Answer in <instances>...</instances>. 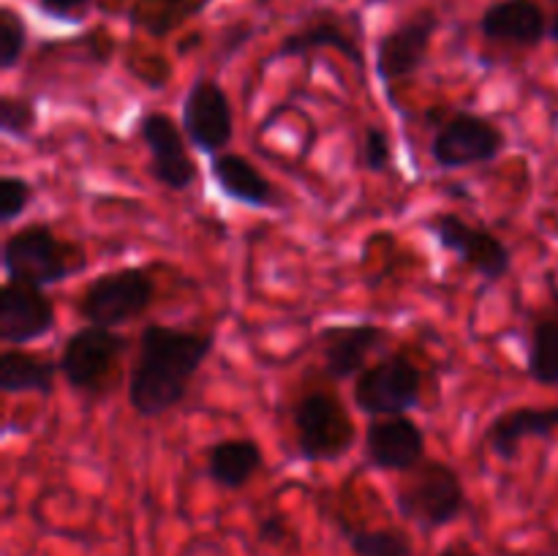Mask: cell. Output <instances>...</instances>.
I'll return each mask as SVG.
<instances>
[{
	"mask_svg": "<svg viewBox=\"0 0 558 556\" xmlns=\"http://www.w3.org/2000/svg\"><path fill=\"white\" fill-rule=\"evenodd\" d=\"M156 298V281L145 267H118L87 283L80 300V314L87 325L114 327L145 314Z\"/></svg>",
	"mask_w": 558,
	"mask_h": 556,
	"instance_id": "cell-5",
	"label": "cell"
},
{
	"mask_svg": "<svg viewBox=\"0 0 558 556\" xmlns=\"http://www.w3.org/2000/svg\"><path fill=\"white\" fill-rule=\"evenodd\" d=\"M398 516L423 532L445 529L466 512L469 496L458 469L445 461H423L407 472L396 491Z\"/></svg>",
	"mask_w": 558,
	"mask_h": 556,
	"instance_id": "cell-3",
	"label": "cell"
},
{
	"mask_svg": "<svg viewBox=\"0 0 558 556\" xmlns=\"http://www.w3.org/2000/svg\"><path fill=\"white\" fill-rule=\"evenodd\" d=\"M38 123V107L27 96L0 98V131L9 140H27Z\"/></svg>",
	"mask_w": 558,
	"mask_h": 556,
	"instance_id": "cell-25",
	"label": "cell"
},
{
	"mask_svg": "<svg viewBox=\"0 0 558 556\" xmlns=\"http://www.w3.org/2000/svg\"><path fill=\"white\" fill-rule=\"evenodd\" d=\"M349 548L354 556H412V540L407 532L396 527L357 529L343 527Z\"/></svg>",
	"mask_w": 558,
	"mask_h": 556,
	"instance_id": "cell-23",
	"label": "cell"
},
{
	"mask_svg": "<svg viewBox=\"0 0 558 556\" xmlns=\"http://www.w3.org/2000/svg\"><path fill=\"white\" fill-rule=\"evenodd\" d=\"M526 371L537 385L558 387V316L545 314L534 322L526 349Z\"/></svg>",
	"mask_w": 558,
	"mask_h": 556,
	"instance_id": "cell-22",
	"label": "cell"
},
{
	"mask_svg": "<svg viewBox=\"0 0 558 556\" xmlns=\"http://www.w3.org/2000/svg\"><path fill=\"white\" fill-rule=\"evenodd\" d=\"M210 178L229 202L251 210H276L281 207L278 189L240 153H218L210 158Z\"/></svg>",
	"mask_w": 558,
	"mask_h": 556,
	"instance_id": "cell-16",
	"label": "cell"
},
{
	"mask_svg": "<svg viewBox=\"0 0 558 556\" xmlns=\"http://www.w3.org/2000/svg\"><path fill=\"white\" fill-rule=\"evenodd\" d=\"M125 338L109 327L85 325L65 338L60 349L58 368L69 387L87 396L107 392L109 382L118 374V363L125 352Z\"/></svg>",
	"mask_w": 558,
	"mask_h": 556,
	"instance_id": "cell-6",
	"label": "cell"
},
{
	"mask_svg": "<svg viewBox=\"0 0 558 556\" xmlns=\"http://www.w3.org/2000/svg\"><path fill=\"white\" fill-rule=\"evenodd\" d=\"M360 156H363V167L368 172H385L392 161V145L387 131L379 125H365Z\"/></svg>",
	"mask_w": 558,
	"mask_h": 556,
	"instance_id": "cell-27",
	"label": "cell"
},
{
	"mask_svg": "<svg viewBox=\"0 0 558 556\" xmlns=\"http://www.w3.org/2000/svg\"><path fill=\"white\" fill-rule=\"evenodd\" d=\"M294 439L305 461H338L354 442V420L330 390H311L294 403Z\"/></svg>",
	"mask_w": 558,
	"mask_h": 556,
	"instance_id": "cell-4",
	"label": "cell"
},
{
	"mask_svg": "<svg viewBox=\"0 0 558 556\" xmlns=\"http://www.w3.org/2000/svg\"><path fill=\"white\" fill-rule=\"evenodd\" d=\"M265 463L262 447L254 439H223L207 450V478L223 491H240L251 483L256 472Z\"/></svg>",
	"mask_w": 558,
	"mask_h": 556,
	"instance_id": "cell-19",
	"label": "cell"
},
{
	"mask_svg": "<svg viewBox=\"0 0 558 556\" xmlns=\"http://www.w3.org/2000/svg\"><path fill=\"white\" fill-rule=\"evenodd\" d=\"M316 49H336V52H341L343 58L352 60L357 69H363L365 65L363 49H360L357 38L349 36V33L343 31L341 22L336 20H322V22H314V25L303 27V31L289 33V36L281 41V47H278L276 60L305 58V55L316 52Z\"/></svg>",
	"mask_w": 558,
	"mask_h": 556,
	"instance_id": "cell-20",
	"label": "cell"
},
{
	"mask_svg": "<svg viewBox=\"0 0 558 556\" xmlns=\"http://www.w3.org/2000/svg\"><path fill=\"white\" fill-rule=\"evenodd\" d=\"M436 27H439V20L425 11V14L396 25L376 41L374 69L381 85L390 87L423 69L430 44H434Z\"/></svg>",
	"mask_w": 558,
	"mask_h": 556,
	"instance_id": "cell-12",
	"label": "cell"
},
{
	"mask_svg": "<svg viewBox=\"0 0 558 556\" xmlns=\"http://www.w3.org/2000/svg\"><path fill=\"white\" fill-rule=\"evenodd\" d=\"M423 428L407 414L379 418L365 431V461L379 472H412L425 461Z\"/></svg>",
	"mask_w": 558,
	"mask_h": 556,
	"instance_id": "cell-13",
	"label": "cell"
},
{
	"mask_svg": "<svg viewBox=\"0 0 558 556\" xmlns=\"http://www.w3.org/2000/svg\"><path fill=\"white\" fill-rule=\"evenodd\" d=\"M287 537V523H283L281 516H267L262 518L259 523V540L267 545H278Z\"/></svg>",
	"mask_w": 558,
	"mask_h": 556,
	"instance_id": "cell-29",
	"label": "cell"
},
{
	"mask_svg": "<svg viewBox=\"0 0 558 556\" xmlns=\"http://www.w3.org/2000/svg\"><path fill=\"white\" fill-rule=\"evenodd\" d=\"M54 327V303L44 289L5 281L0 289V341L25 347L49 336Z\"/></svg>",
	"mask_w": 558,
	"mask_h": 556,
	"instance_id": "cell-14",
	"label": "cell"
},
{
	"mask_svg": "<svg viewBox=\"0 0 558 556\" xmlns=\"http://www.w3.org/2000/svg\"><path fill=\"white\" fill-rule=\"evenodd\" d=\"M216 349V336L147 325L129 376V403L140 418H161L189 396L191 379Z\"/></svg>",
	"mask_w": 558,
	"mask_h": 556,
	"instance_id": "cell-1",
	"label": "cell"
},
{
	"mask_svg": "<svg viewBox=\"0 0 558 556\" xmlns=\"http://www.w3.org/2000/svg\"><path fill=\"white\" fill-rule=\"evenodd\" d=\"M38 11L49 20L58 22H76L87 9L93 5V0H36Z\"/></svg>",
	"mask_w": 558,
	"mask_h": 556,
	"instance_id": "cell-28",
	"label": "cell"
},
{
	"mask_svg": "<svg viewBox=\"0 0 558 556\" xmlns=\"http://www.w3.org/2000/svg\"><path fill=\"white\" fill-rule=\"evenodd\" d=\"M507 150V136L494 120L469 109H458L445 120L430 140V158L445 172L469 167H485L501 158Z\"/></svg>",
	"mask_w": 558,
	"mask_h": 556,
	"instance_id": "cell-7",
	"label": "cell"
},
{
	"mask_svg": "<svg viewBox=\"0 0 558 556\" xmlns=\"http://www.w3.org/2000/svg\"><path fill=\"white\" fill-rule=\"evenodd\" d=\"M550 22L537 0H496L480 16V33L488 41L534 49L548 38Z\"/></svg>",
	"mask_w": 558,
	"mask_h": 556,
	"instance_id": "cell-15",
	"label": "cell"
},
{
	"mask_svg": "<svg viewBox=\"0 0 558 556\" xmlns=\"http://www.w3.org/2000/svg\"><path fill=\"white\" fill-rule=\"evenodd\" d=\"M436 556H480V554L474 551L472 543H466V540H452V543H447Z\"/></svg>",
	"mask_w": 558,
	"mask_h": 556,
	"instance_id": "cell-30",
	"label": "cell"
},
{
	"mask_svg": "<svg viewBox=\"0 0 558 556\" xmlns=\"http://www.w3.org/2000/svg\"><path fill=\"white\" fill-rule=\"evenodd\" d=\"M425 229L439 243L441 251L461 259L485 283H499L512 270L510 249L490 229L474 227L456 213H439L430 221H425Z\"/></svg>",
	"mask_w": 558,
	"mask_h": 556,
	"instance_id": "cell-9",
	"label": "cell"
},
{
	"mask_svg": "<svg viewBox=\"0 0 558 556\" xmlns=\"http://www.w3.org/2000/svg\"><path fill=\"white\" fill-rule=\"evenodd\" d=\"M140 136L150 153V174L156 183L169 191H185L196 183L199 169L191 158L189 145H185L183 125L174 123L167 112H145L140 120Z\"/></svg>",
	"mask_w": 558,
	"mask_h": 556,
	"instance_id": "cell-11",
	"label": "cell"
},
{
	"mask_svg": "<svg viewBox=\"0 0 558 556\" xmlns=\"http://www.w3.org/2000/svg\"><path fill=\"white\" fill-rule=\"evenodd\" d=\"M387 338L385 327L365 322V325H336L322 333V352L325 371L330 379L343 382L354 374H363L368 354Z\"/></svg>",
	"mask_w": 558,
	"mask_h": 556,
	"instance_id": "cell-17",
	"label": "cell"
},
{
	"mask_svg": "<svg viewBox=\"0 0 558 556\" xmlns=\"http://www.w3.org/2000/svg\"><path fill=\"white\" fill-rule=\"evenodd\" d=\"M352 398L360 412L374 418L407 414L423 401V371L407 354H390L357 376Z\"/></svg>",
	"mask_w": 558,
	"mask_h": 556,
	"instance_id": "cell-8",
	"label": "cell"
},
{
	"mask_svg": "<svg viewBox=\"0 0 558 556\" xmlns=\"http://www.w3.org/2000/svg\"><path fill=\"white\" fill-rule=\"evenodd\" d=\"M58 363L25 349H5L0 354V390L3 392H52Z\"/></svg>",
	"mask_w": 558,
	"mask_h": 556,
	"instance_id": "cell-21",
	"label": "cell"
},
{
	"mask_svg": "<svg viewBox=\"0 0 558 556\" xmlns=\"http://www.w3.org/2000/svg\"><path fill=\"white\" fill-rule=\"evenodd\" d=\"M558 431V407H518L499 414L485 431L490 452L501 461H515L526 439H545Z\"/></svg>",
	"mask_w": 558,
	"mask_h": 556,
	"instance_id": "cell-18",
	"label": "cell"
},
{
	"mask_svg": "<svg viewBox=\"0 0 558 556\" xmlns=\"http://www.w3.org/2000/svg\"><path fill=\"white\" fill-rule=\"evenodd\" d=\"M5 281L47 289L87 267L85 251L71 240H60L49 223H27L14 229L3 243Z\"/></svg>",
	"mask_w": 558,
	"mask_h": 556,
	"instance_id": "cell-2",
	"label": "cell"
},
{
	"mask_svg": "<svg viewBox=\"0 0 558 556\" xmlns=\"http://www.w3.org/2000/svg\"><path fill=\"white\" fill-rule=\"evenodd\" d=\"M33 196H36V189L25 178L3 174L0 178V221L9 227L16 218H22V213L33 205Z\"/></svg>",
	"mask_w": 558,
	"mask_h": 556,
	"instance_id": "cell-26",
	"label": "cell"
},
{
	"mask_svg": "<svg viewBox=\"0 0 558 556\" xmlns=\"http://www.w3.org/2000/svg\"><path fill=\"white\" fill-rule=\"evenodd\" d=\"M548 38H554L558 44V14L554 16V22H550V31H548Z\"/></svg>",
	"mask_w": 558,
	"mask_h": 556,
	"instance_id": "cell-31",
	"label": "cell"
},
{
	"mask_svg": "<svg viewBox=\"0 0 558 556\" xmlns=\"http://www.w3.org/2000/svg\"><path fill=\"white\" fill-rule=\"evenodd\" d=\"M183 131L205 156H218L234 140V112L227 90L210 76L191 82L183 98Z\"/></svg>",
	"mask_w": 558,
	"mask_h": 556,
	"instance_id": "cell-10",
	"label": "cell"
},
{
	"mask_svg": "<svg viewBox=\"0 0 558 556\" xmlns=\"http://www.w3.org/2000/svg\"><path fill=\"white\" fill-rule=\"evenodd\" d=\"M27 49V22L11 5L0 9V71H14Z\"/></svg>",
	"mask_w": 558,
	"mask_h": 556,
	"instance_id": "cell-24",
	"label": "cell"
}]
</instances>
